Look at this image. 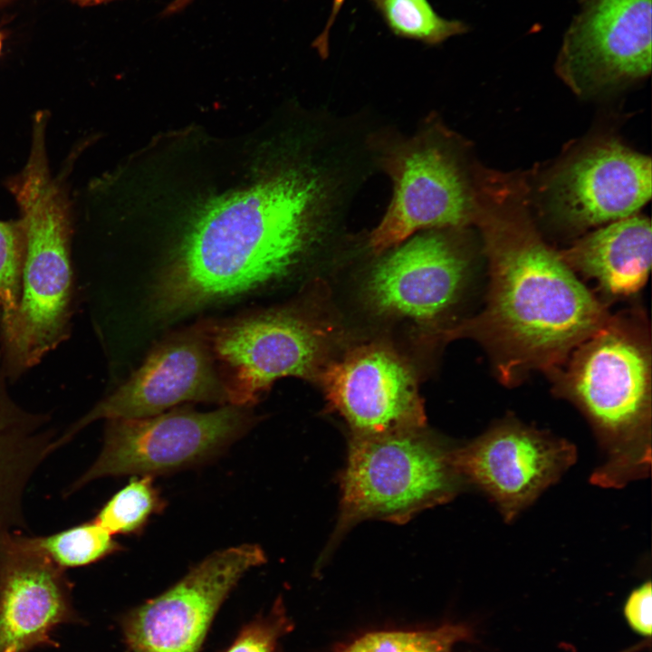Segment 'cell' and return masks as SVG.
Wrapping results in <instances>:
<instances>
[{"label":"cell","mask_w":652,"mask_h":652,"mask_svg":"<svg viewBox=\"0 0 652 652\" xmlns=\"http://www.w3.org/2000/svg\"><path fill=\"white\" fill-rule=\"evenodd\" d=\"M370 1L390 31L401 38L436 45L468 30L461 21L440 16L428 0Z\"/></svg>","instance_id":"cell-19"},{"label":"cell","mask_w":652,"mask_h":652,"mask_svg":"<svg viewBox=\"0 0 652 652\" xmlns=\"http://www.w3.org/2000/svg\"><path fill=\"white\" fill-rule=\"evenodd\" d=\"M205 326L228 405L253 406L281 378L317 379L330 360L331 327L292 308Z\"/></svg>","instance_id":"cell-7"},{"label":"cell","mask_w":652,"mask_h":652,"mask_svg":"<svg viewBox=\"0 0 652 652\" xmlns=\"http://www.w3.org/2000/svg\"><path fill=\"white\" fill-rule=\"evenodd\" d=\"M328 406L352 436L423 428L426 415L414 370L390 346L363 344L329 360L317 377Z\"/></svg>","instance_id":"cell-13"},{"label":"cell","mask_w":652,"mask_h":652,"mask_svg":"<svg viewBox=\"0 0 652 652\" xmlns=\"http://www.w3.org/2000/svg\"><path fill=\"white\" fill-rule=\"evenodd\" d=\"M70 614L63 569L38 536L24 531L0 538V652H25Z\"/></svg>","instance_id":"cell-16"},{"label":"cell","mask_w":652,"mask_h":652,"mask_svg":"<svg viewBox=\"0 0 652 652\" xmlns=\"http://www.w3.org/2000/svg\"><path fill=\"white\" fill-rule=\"evenodd\" d=\"M283 617H273L249 625L227 652H273L278 638L285 630Z\"/></svg>","instance_id":"cell-24"},{"label":"cell","mask_w":652,"mask_h":652,"mask_svg":"<svg viewBox=\"0 0 652 652\" xmlns=\"http://www.w3.org/2000/svg\"><path fill=\"white\" fill-rule=\"evenodd\" d=\"M452 450L422 428L352 436L340 482L337 532L367 519L406 523L454 498L465 482Z\"/></svg>","instance_id":"cell-6"},{"label":"cell","mask_w":652,"mask_h":652,"mask_svg":"<svg viewBox=\"0 0 652 652\" xmlns=\"http://www.w3.org/2000/svg\"><path fill=\"white\" fill-rule=\"evenodd\" d=\"M38 538L47 554L62 569L88 566L123 549L93 519Z\"/></svg>","instance_id":"cell-21"},{"label":"cell","mask_w":652,"mask_h":652,"mask_svg":"<svg viewBox=\"0 0 652 652\" xmlns=\"http://www.w3.org/2000/svg\"><path fill=\"white\" fill-rule=\"evenodd\" d=\"M193 0H172L163 11L164 15H170L182 11Z\"/></svg>","instance_id":"cell-26"},{"label":"cell","mask_w":652,"mask_h":652,"mask_svg":"<svg viewBox=\"0 0 652 652\" xmlns=\"http://www.w3.org/2000/svg\"><path fill=\"white\" fill-rule=\"evenodd\" d=\"M368 145L374 165L393 183L387 211L368 236L373 254H385L419 231L473 224L475 168L467 165L458 138L436 116L427 117L411 136L370 130Z\"/></svg>","instance_id":"cell-5"},{"label":"cell","mask_w":652,"mask_h":652,"mask_svg":"<svg viewBox=\"0 0 652 652\" xmlns=\"http://www.w3.org/2000/svg\"><path fill=\"white\" fill-rule=\"evenodd\" d=\"M0 369V537L21 525L29 484L46 456L43 422L21 406Z\"/></svg>","instance_id":"cell-18"},{"label":"cell","mask_w":652,"mask_h":652,"mask_svg":"<svg viewBox=\"0 0 652 652\" xmlns=\"http://www.w3.org/2000/svg\"><path fill=\"white\" fill-rule=\"evenodd\" d=\"M4 1H5V0H0V3L4 2Z\"/></svg>","instance_id":"cell-29"},{"label":"cell","mask_w":652,"mask_h":652,"mask_svg":"<svg viewBox=\"0 0 652 652\" xmlns=\"http://www.w3.org/2000/svg\"><path fill=\"white\" fill-rule=\"evenodd\" d=\"M651 159L615 139L594 141L564 161L545 187L551 218L573 231L630 216L649 201Z\"/></svg>","instance_id":"cell-14"},{"label":"cell","mask_w":652,"mask_h":652,"mask_svg":"<svg viewBox=\"0 0 652 652\" xmlns=\"http://www.w3.org/2000/svg\"><path fill=\"white\" fill-rule=\"evenodd\" d=\"M185 402L227 404L205 325L160 342L124 383L60 434L59 445L98 420L149 417Z\"/></svg>","instance_id":"cell-10"},{"label":"cell","mask_w":652,"mask_h":652,"mask_svg":"<svg viewBox=\"0 0 652 652\" xmlns=\"http://www.w3.org/2000/svg\"><path fill=\"white\" fill-rule=\"evenodd\" d=\"M643 323L610 317L559 371L558 391L590 423L603 454L592 484L619 488L651 465V352ZM551 372V373H552Z\"/></svg>","instance_id":"cell-3"},{"label":"cell","mask_w":652,"mask_h":652,"mask_svg":"<svg viewBox=\"0 0 652 652\" xmlns=\"http://www.w3.org/2000/svg\"><path fill=\"white\" fill-rule=\"evenodd\" d=\"M1 47H2V37H1V34H0V52H1Z\"/></svg>","instance_id":"cell-28"},{"label":"cell","mask_w":652,"mask_h":652,"mask_svg":"<svg viewBox=\"0 0 652 652\" xmlns=\"http://www.w3.org/2000/svg\"><path fill=\"white\" fill-rule=\"evenodd\" d=\"M651 38V0H584L556 72L580 97L623 87L650 74Z\"/></svg>","instance_id":"cell-9"},{"label":"cell","mask_w":652,"mask_h":652,"mask_svg":"<svg viewBox=\"0 0 652 652\" xmlns=\"http://www.w3.org/2000/svg\"><path fill=\"white\" fill-rule=\"evenodd\" d=\"M165 506L152 475L133 477L99 510L93 520L110 533L134 534Z\"/></svg>","instance_id":"cell-20"},{"label":"cell","mask_w":652,"mask_h":652,"mask_svg":"<svg viewBox=\"0 0 652 652\" xmlns=\"http://www.w3.org/2000/svg\"><path fill=\"white\" fill-rule=\"evenodd\" d=\"M469 637L461 624H446L420 631H376L367 633L340 652H452L454 646Z\"/></svg>","instance_id":"cell-22"},{"label":"cell","mask_w":652,"mask_h":652,"mask_svg":"<svg viewBox=\"0 0 652 652\" xmlns=\"http://www.w3.org/2000/svg\"><path fill=\"white\" fill-rule=\"evenodd\" d=\"M519 180L477 169L473 224L488 261L484 310L437 331L469 337L490 352L501 379L532 369L552 372L611 315L537 232Z\"/></svg>","instance_id":"cell-2"},{"label":"cell","mask_w":652,"mask_h":652,"mask_svg":"<svg viewBox=\"0 0 652 652\" xmlns=\"http://www.w3.org/2000/svg\"><path fill=\"white\" fill-rule=\"evenodd\" d=\"M575 446L567 440L504 419L452 450L465 482L483 491L506 522L513 521L574 464Z\"/></svg>","instance_id":"cell-11"},{"label":"cell","mask_w":652,"mask_h":652,"mask_svg":"<svg viewBox=\"0 0 652 652\" xmlns=\"http://www.w3.org/2000/svg\"><path fill=\"white\" fill-rule=\"evenodd\" d=\"M76 4L80 5L81 6H91V5H97L104 3H108L114 0H72Z\"/></svg>","instance_id":"cell-27"},{"label":"cell","mask_w":652,"mask_h":652,"mask_svg":"<svg viewBox=\"0 0 652 652\" xmlns=\"http://www.w3.org/2000/svg\"><path fill=\"white\" fill-rule=\"evenodd\" d=\"M44 126L37 124L28 161L8 182L24 227L26 249L17 313L0 334V369L13 382L72 332L74 281L68 202L50 175Z\"/></svg>","instance_id":"cell-4"},{"label":"cell","mask_w":652,"mask_h":652,"mask_svg":"<svg viewBox=\"0 0 652 652\" xmlns=\"http://www.w3.org/2000/svg\"><path fill=\"white\" fill-rule=\"evenodd\" d=\"M106 421L101 453L68 486L65 496L100 478L167 474L202 463L244 434L254 415L247 407L227 405L208 412L178 408L149 417Z\"/></svg>","instance_id":"cell-8"},{"label":"cell","mask_w":652,"mask_h":652,"mask_svg":"<svg viewBox=\"0 0 652 652\" xmlns=\"http://www.w3.org/2000/svg\"><path fill=\"white\" fill-rule=\"evenodd\" d=\"M560 254L575 273L593 279L610 297L638 292L649 275V219L636 215L598 227Z\"/></svg>","instance_id":"cell-17"},{"label":"cell","mask_w":652,"mask_h":652,"mask_svg":"<svg viewBox=\"0 0 652 652\" xmlns=\"http://www.w3.org/2000/svg\"><path fill=\"white\" fill-rule=\"evenodd\" d=\"M347 126L312 116L287 160L203 210L163 269L153 311L174 319L288 275L327 239L371 163Z\"/></svg>","instance_id":"cell-1"},{"label":"cell","mask_w":652,"mask_h":652,"mask_svg":"<svg viewBox=\"0 0 652 652\" xmlns=\"http://www.w3.org/2000/svg\"><path fill=\"white\" fill-rule=\"evenodd\" d=\"M26 239L21 219L0 221V334L19 308Z\"/></svg>","instance_id":"cell-23"},{"label":"cell","mask_w":652,"mask_h":652,"mask_svg":"<svg viewBox=\"0 0 652 652\" xmlns=\"http://www.w3.org/2000/svg\"><path fill=\"white\" fill-rule=\"evenodd\" d=\"M458 229L421 231L373 266L365 294L376 312L420 322L439 319L458 301L470 254Z\"/></svg>","instance_id":"cell-15"},{"label":"cell","mask_w":652,"mask_h":652,"mask_svg":"<svg viewBox=\"0 0 652 652\" xmlns=\"http://www.w3.org/2000/svg\"><path fill=\"white\" fill-rule=\"evenodd\" d=\"M265 561L256 544L215 551L124 623L132 652H198L218 608L239 580Z\"/></svg>","instance_id":"cell-12"},{"label":"cell","mask_w":652,"mask_h":652,"mask_svg":"<svg viewBox=\"0 0 652 652\" xmlns=\"http://www.w3.org/2000/svg\"><path fill=\"white\" fill-rule=\"evenodd\" d=\"M651 582H645L631 592L624 608V614L630 627L646 637L651 635Z\"/></svg>","instance_id":"cell-25"}]
</instances>
